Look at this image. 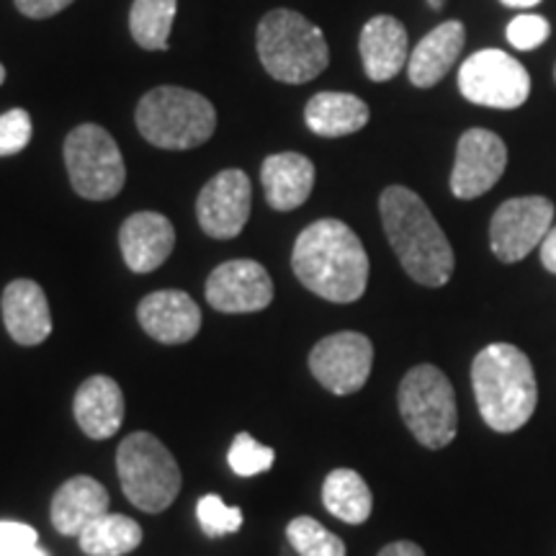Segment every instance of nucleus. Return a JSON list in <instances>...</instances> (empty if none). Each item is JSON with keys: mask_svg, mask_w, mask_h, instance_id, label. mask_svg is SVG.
Listing matches in <instances>:
<instances>
[{"mask_svg": "<svg viewBox=\"0 0 556 556\" xmlns=\"http://www.w3.org/2000/svg\"><path fill=\"white\" fill-rule=\"evenodd\" d=\"M291 268L302 287L336 304L358 302L368 283L364 242L340 219H319L302 229L291 253Z\"/></svg>", "mask_w": 556, "mask_h": 556, "instance_id": "f257e3e1", "label": "nucleus"}, {"mask_svg": "<svg viewBox=\"0 0 556 556\" xmlns=\"http://www.w3.org/2000/svg\"><path fill=\"white\" fill-rule=\"evenodd\" d=\"M381 225L405 274L422 287H446L454 276V248L426 201L405 186H389L379 199Z\"/></svg>", "mask_w": 556, "mask_h": 556, "instance_id": "f03ea898", "label": "nucleus"}, {"mask_svg": "<svg viewBox=\"0 0 556 556\" xmlns=\"http://www.w3.org/2000/svg\"><path fill=\"white\" fill-rule=\"evenodd\" d=\"M471 387L479 415L495 433H516L536 413V374L516 345L492 343L479 351L471 364Z\"/></svg>", "mask_w": 556, "mask_h": 556, "instance_id": "7ed1b4c3", "label": "nucleus"}, {"mask_svg": "<svg viewBox=\"0 0 556 556\" xmlns=\"http://www.w3.org/2000/svg\"><path fill=\"white\" fill-rule=\"evenodd\" d=\"M258 58L270 78L302 86L330 65L328 39L302 13L276 9L258 24Z\"/></svg>", "mask_w": 556, "mask_h": 556, "instance_id": "20e7f679", "label": "nucleus"}, {"mask_svg": "<svg viewBox=\"0 0 556 556\" xmlns=\"http://www.w3.org/2000/svg\"><path fill=\"white\" fill-rule=\"evenodd\" d=\"M217 127L212 101L189 88L160 86L137 106L139 135L160 150H191L204 144Z\"/></svg>", "mask_w": 556, "mask_h": 556, "instance_id": "39448f33", "label": "nucleus"}, {"mask_svg": "<svg viewBox=\"0 0 556 556\" xmlns=\"http://www.w3.org/2000/svg\"><path fill=\"white\" fill-rule=\"evenodd\" d=\"M116 471L127 500L144 513H163L180 492V469L173 454L152 433L137 430L116 451Z\"/></svg>", "mask_w": 556, "mask_h": 556, "instance_id": "423d86ee", "label": "nucleus"}, {"mask_svg": "<svg viewBox=\"0 0 556 556\" xmlns=\"http://www.w3.org/2000/svg\"><path fill=\"white\" fill-rule=\"evenodd\" d=\"M397 405L402 420L420 446L438 451L456 438V394L438 366L420 364L409 368L400 384Z\"/></svg>", "mask_w": 556, "mask_h": 556, "instance_id": "0eeeda50", "label": "nucleus"}, {"mask_svg": "<svg viewBox=\"0 0 556 556\" xmlns=\"http://www.w3.org/2000/svg\"><path fill=\"white\" fill-rule=\"evenodd\" d=\"M65 165L70 184L88 201L119 197L127 168L119 144L99 124H80L65 139Z\"/></svg>", "mask_w": 556, "mask_h": 556, "instance_id": "6e6552de", "label": "nucleus"}, {"mask_svg": "<svg viewBox=\"0 0 556 556\" xmlns=\"http://www.w3.org/2000/svg\"><path fill=\"white\" fill-rule=\"evenodd\" d=\"M458 90L477 106L520 109L531 93L528 70L503 50H479L458 67Z\"/></svg>", "mask_w": 556, "mask_h": 556, "instance_id": "1a4fd4ad", "label": "nucleus"}, {"mask_svg": "<svg viewBox=\"0 0 556 556\" xmlns=\"http://www.w3.org/2000/svg\"><path fill=\"white\" fill-rule=\"evenodd\" d=\"M554 227V204L546 197H518L500 204L490 222V245L497 261L518 263L541 248Z\"/></svg>", "mask_w": 556, "mask_h": 556, "instance_id": "9d476101", "label": "nucleus"}, {"mask_svg": "<svg viewBox=\"0 0 556 556\" xmlns=\"http://www.w3.org/2000/svg\"><path fill=\"white\" fill-rule=\"evenodd\" d=\"M374 345L361 332L343 330L323 338L309 353V371L328 392L356 394L371 377Z\"/></svg>", "mask_w": 556, "mask_h": 556, "instance_id": "9b49d317", "label": "nucleus"}, {"mask_svg": "<svg viewBox=\"0 0 556 556\" xmlns=\"http://www.w3.org/2000/svg\"><path fill=\"white\" fill-rule=\"evenodd\" d=\"M250 204H253V186L245 173L238 168L222 170L199 193V225L214 240L238 238L248 225Z\"/></svg>", "mask_w": 556, "mask_h": 556, "instance_id": "f8f14e48", "label": "nucleus"}, {"mask_svg": "<svg viewBox=\"0 0 556 556\" xmlns=\"http://www.w3.org/2000/svg\"><path fill=\"white\" fill-rule=\"evenodd\" d=\"M206 302L225 315L261 312L274 302V281L261 263L248 258L227 261L208 274Z\"/></svg>", "mask_w": 556, "mask_h": 556, "instance_id": "ddd939ff", "label": "nucleus"}, {"mask_svg": "<svg viewBox=\"0 0 556 556\" xmlns=\"http://www.w3.org/2000/svg\"><path fill=\"white\" fill-rule=\"evenodd\" d=\"M507 148L495 131L469 129L458 139L456 163L451 173V191L456 199H479L503 178Z\"/></svg>", "mask_w": 556, "mask_h": 556, "instance_id": "4468645a", "label": "nucleus"}, {"mask_svg": "<svg viewBox=\"0 0 556 556\" xmlns=\"http://www.w3.org/2000/svg\"><path fill=\"white\" fill-rule=\"evenodd\" d=\"M137 319L152 340L163 345L189 343L201 330V309L186 291H152L139 302Z\"/></svg>", "mask_w": 556, "mask_h": 556, "instance_id": "2eb2a0df", "label": "nucleus"}, {"mask_svg": "<svg viewBox=\"0 0 556 556\" xmlns=\"http://www.w3.org/2000/svg\"><path fill=\"white\" fill-rule=\"evenodd\" d=\"M176 245V229L160 212H137L122 225L119 248L124 263L135 274H150L170 258Z\"/></svg>", "mask_w": 556, "mask_h": 556, "instance_id": "dca6fc26", "label": "nucleus"}, {"mask_svg": "<svg viewBox=\"0 0 556 556\" xmlns=\"http://www.w3.org/2000/svg\"><path fill=\"white\" fill-rule=\"evenodd\" d=\"M3 323L18 345H39L52 332V312L45 289L31 278H16L3 291Z\"/></svg>", "mask_w": 556, "mask_h": 556, "instance_id": "f3484780", "label": "nucleus"}, {"mask_svg": "<svg viewBox=\"0 0 556 556\" xmlns=\"http://www.w3.org/2000/svg\"><path fill=\"white\" fill-rule=\"evenodd\" d=\"M467 29L462 21H443L420 39L407 60L409 83L417 88H433L448 75V70L462 58Z\"/></svg>", "mask_w": 556, "mask_h": 556, "instance_id": "a211bd4d", "label": "nucleus"}, {"mask_svg": "<svg viewBox=\"0 0 556 556\" xmlns=\"http://www.w3.org/2000/svg\"><path fill=\"white\" fill-rule=\"evenodd\" d=\"M73 413L83 433L93 441H106L124 422L122 387L111 377L96 374V377L83 381L75 392Z\"/></svg>", "mask_w": 556, "mask_h": 556, "instance_id": "6ab92c4d", "label": "nucleus"}, {"mask_svg": "<svg viewBox=\"0 0 556 556\" xmlns=\"http://www.w3.org/2000/svg\"><path fill=\"white\" fill-rule=\"evenodd\" d=\"M361 60L368 80L387 83L407 65V29L394 16H374L361 31Z\"/></svg>", "mask_w": 556, "mask_h": 556, "instance_id": "aec40b11", "label": "nucleus"}, {"mask_svg": "<svg viewBox=\"0 0 556 556\" xmlns=\"http://www.w3.org/2000/svg\"><path fill=\"white\" fill-rule=\"evenodd\" d=\"M109 513V490L93 477H73L54 492L52 526L62 536H80L96 518Z\"/></svg>", "mask_w": 556, "mask_h": 556, "instance_id": "412c9836", "label": "nucleus"}, {"mask_svg": "<svg viewBox=\"0 0 556 556\" xmlns=\"http://www.w3.org/2000/svg\"><path fill=\"white\" fill-rule=\"evenodd\" d=\"M261 184L276 212H291L315 189V163L299 152H276L263 160Z\"/></svg>", "mask_w": 556, "mask_h": 556, "instance_id": "4be33fe9", "label": "nucleus"}, {"mask_svg": "<svg viewBox=\"0 0 556 556\" xmlns=\"http://www.w3.org/2000/svg\"><path fill=\"white\" fill-rule=\"evenodd\" d=\"M366 101L353 93H338V90H325V93L312 96L307 109H304V122L317 137H348L353 131L364 129L368 124Z\"/></svg>", "mask_w": 556, "mask_h": 556, "instance_id": "5701e85b", "label": "nucleus"}, {"mask_svg": "<svg viewBox=\"0 0 556 556\" xmlns=\"http://www.w3.org/2000/svg\"><path fill=\"white\" fill-rule=\"evenodd\" d=\"M323 505L330 516L351 526L366 523L374 510V497L364 477L353 469L330 471L323 484Z\"/></svg>", "mask_w": 556, "mask_h": 556, "instance_id": "b1692460", "label": "nucleus"}, {"mask_svg": "<svg viewBox=\"0 0 556 556\" xmlns=\"http://www.w3.org/2000/svg\"><path fill=\"white\" fill-rule=\"evenodd\" d=\"M78 544L88 556H124L142 544V528L122 513H106L80 533Z\"/></svg>", "mask_w": 556, "mask_h": 556, "instance_id": "393cba45", "label": "nucleus"}, {"mask_svg": "<svg viewBox=\"0 0 556 556\" xmlns=\"http://www.w3.org/2000/svg\"><path fill=\"white\" fill-rule=\"evenodd\" d=\"M178 0H135L129 11V31L142 50L165 52L176 18Z\"/></svg>", "mask_w": 556, "mask_h": 556, "instance_id": "a878e982", "label": "nucleus"}, {"mask_svg": "<svg viewBox=\"0 0 556 556\" xmlns=\"http://www.w3.org/2000/svg\"><path fill=\"white\" fill-rule=\"evenodd\" d=\"M287 539L299 556H345L343 539L315 518L299 516L291 520L287 526Z\"/></svg>", "mask_w": 556, "mask_h": 556, "instance_id": "bb28decb", "label": "nucleus"}, {"mask_svg": "<svg viewBox=\"0 0 556 556\" xmlns=\"http://www.w3.org/2000/svg\"><path fill=\"white\" fill-rule=\"evenodd\" d=\"M276 451L270 446H261L250 433H238L235 435L232 446H229L227 464L235 475L240 477H255L263 475L274 467Z\"/></svg>", "mask_w": 556, "mask_h": 556, "instance_id": "cd10ccee", "label": "nucleus"}, {"mask_svg": "<svg viewBox=\"0 0 556 556\" xmlns=\"http://www.w3.org/2000/svg\"><path fill=\"white\" fill-rule=\"evenodd\" d=\"M199 526L206 536L217 539L227 533H238L242 528V510L229 507L219 495H204L197 505Z\"/></svg>", "mask_w": 556, "mask_h": 556, "instance_id": "c85d7f7f", "label": "nucleus"}, {"mask_svg": "<svg viewBox=\"0 0 556 556\" xmlns=\"http://www.w3.org/2000/svg\"><path fill=\"white\" fill-rule=\"evenodd\" d=\"M31 116L26 109H11L0 114V157L18 155L31 142Z\"/></svg>", "mask_w": 556, "mask_h": 556, "instance_id": "c756f323", "label": "nucleus"}, {"mask_svg": "<svg viewBox=\"0 0 556 556\" xmlns=\"http://www.w3.org/2000/svg\"><path fill=\"white\" fill-rule=\"evenodd\" d=\"M552 34V26L544 16H536V13H523V16L513 18L510 26H507V41L520 52H531L536 47L544 45Z\"/></svg>", "mask_w": 556, "mask_h": 556, "instance_id": "7c9ffc66", "label": "nucleus"}, {"mask_svg": "<svg viewBox=\"0 0 556 556\" xmlns=\"http://www.w3.org/2000/svg\"><path fill=\"white\" fill-rule=\"evenodd\" d=\"M0 541H9L21 548L39 546V533L26 523H13V520H0Z\"/></svg>", "mask_w": 556, "mask_h": 556, "instance_id": "2f4dec72", "label": "nucleus"}, {"mask_svg": "<svg viewBox=\"0 0 556 556\" xmlns=\"http://www.w3.org/2000/svg\"><path fill=\"white\" fill-rule=\"evenodd\" d=\"M73 0H16V9L26 18H50L54 13L65 11Z\"/></svg>", "mask_w": 556, "mask_h": 556, "instance_id": "473e14b6", "label": "nucleus"}, {"mask_svg": "<svg viewBox=\"0 0 556 556\" xmlns=\"http://www.w3.org/2000/svg\"><path fill=\"white\" fill-rule=\"evenodd\" d=\"M541 263H544L546 270L556 274V225L548 229L546 240L541 242Z\"/></svg>", "mask_w": 556, "mask_h": 556, "instance_id": "72a5a7b5", "label": "nucleus"}, {"mask_svg": "<svg viewBox=\"0 0 556 556\" xmlns=\"http://www.w3.org/2000/svg\"><path fill=\"white\" fill-rule=\"evenodd\" d=\"M379 556H426V552L413 541H394V544L381 548Z\"/></svg>", "mask_w": 556, "mask_h": 556, "instance_id": "f704fd0d", "label": "nucleus"}, {"mask_svg": "<svg viewBox=\"0 0 556 556\" xmlns=\"http://www.w3.org/2000/svg\"><path fill=\"white\" fill-rule=\"evenodd\" d=\"M31 548H21L16 544H9V541H0V556H26Z\"/></svg>", "mask_w": 556, "mask_h": 556, "instance_id": "c9c22d12", "label": "nucleus"}, {"mask_svg": "<svg viewBox=\"0 0 556 556\" xmlns=\"http://www.w3.org/2000/svg\"><path fill=\"white\" fill-rule=\"evenodd\" d=\"M539 3L541 0H503V5H507V9H533Z\"/></svg>", "mask_w": 556, "mask_h": 556, "instance_id": "e433bc0d", "label": "nucleus"}, {"mask_svg": "<svg viewBox=\"0 0 556 556\" xmlns=\"http://www.w3.org/2000/svg\"><path fill=\"white\" fill-rule=\"evenodd\" d=\"M26 556H50V554H47V552H45V548H41V546H34V548H31V552H29V554H26Z\"/></svg>", "mask_w": 556, "mask_h": 556, "instance_id": "4c0bfd02", "label": "nucleus"}, {"mask_svg": "<svg viewBox=\"0 0 556 556\" xmlns=\"http://www.w3.org/2000/svg\"><path fill=\"white\" fill-rule=\"evenodd\" d=\"M428 3H430V9H435V11L443 9V0H428Z\"/></svg>", "mask_w": 556, "mask_h": 556, "instance_id": "58836bf2", "label": "nucleus"}, {"mask_svg": "<svg viewBox=\"0 0 556 556\" xmlns=\"http://www.w3.org/2000/svg\"><path fill=\"white\" fill-rule=\"evenodd\" d=\"M3 80H5V67L0 65V86H3Z\"/></svg>", "mask_w": 556, "mask_h": 556, "instance_id": "ea45409f", "label": "nucleus"}, {"mask_svg": "<svg viewBox=\"0 0 556 556\" xmlns=\"http://www.w3.org/2000/svg\"><path fill=\"white\" fill-rule=\"evenodd\" d=\"M554 78H556V67H554Z\"/></svg>", "mask_w": 556, "mask_h": 556, "instance_id": "a19ab883", "label": "nucleus"}]
</instances>
